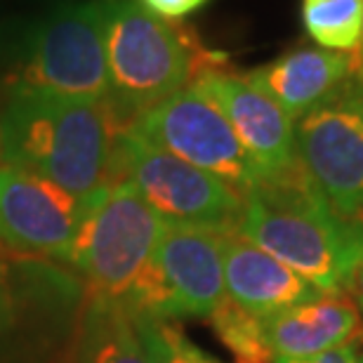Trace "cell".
Segmentation results:
<instances>
[{"label": "cell", "mask_w": 363, "mask_h": 363, "mask_svg": "<svg viewBox=\"0 0 363 363\" xmlns=\"http://www.w3.org/2000/svg\"><path fill=\"white\" fill-rule=\"evenodd\" d=\"M234 231L309 281L321 295H342L363 262V220L333 210L300 165L243 196Z\"/></svg>", "instance_id": "cell-1"}, {"label": "cell", "mask_w": 363, "mask_h": 363, "mask_svg": "<svg viewBox=\"0 0 363 363\" xmlns=\"http://www.w3.org/2000/svg\"><path fill=\"white\" fill-rule=\"evenodd\" d=\"M116 133L101 101L12 85L0 111V161L92 196L111 182Z\"/></svg>", "instance_id": "cell-2"}, {"label": "cell", "mask_w": 363, "mask_h": 363, "mask_svg": "<svg viewBox=\"0 0 363 363\" xmlns=\"http://www.w3.org/2000/svg\"><path fill=\"white\" fill-rule=\"evenodd\" d=\"M99 3L108 71L106 108L116 130L184 90L201 71L227 64V55L203 48L191 28L156 17L140 0Z\"/></svg>", "instance_id": "cell-3"}, {"label": "cell", "mask_w": 363, "mask_h": 363, "mask_svg": "<svg viewBox=\"0 0 363 363\" xmlns=\"http://www.w3.org/2000/svg\"><path fill=\"white\" fill-rule=\"evenodd\" d=\"M165 220L128 179L99 189L74 243L71 264L85 276L94 295L123 302L147 269Z\"/></svg>", "instance_id": "cell-4"}, {"label": "cell", "mask_w": 363, "mask_h": 363, "mask_svg": "<svg viewBox=\"0 0 363 363\" xmlns=\"http://www.w3.org/2000/svg\"><path fill=\"white\" fill-rule=\"evenodd\" d=\"M227 300L222 229L165 222L154 257L123 304L133 316L208 318Z\"/></svg>", "instance_id": "cell-5"}, {"label": "cell", "mask_w": 363, "mask_h": 363, "mask_svg": "<svg viewBox=\"0 0 363 363\" xmlns=\"http://www.w3.org/2000/svg\"><path fill=\"white\" fill-rule=\"evenodd\" d=\"M12 85L108 101L104 19L99 0L67 3L28 35Z\"/></svg>", "instance_id": "cell-6"}, {"label": "cell", "mask_w": 363, "mask_h": 363, "mask_svg": "<svg viewBox=\"0 0 363 363\" xmlns=\"http://www.w3.org/2000/svg\"><path fill=\"white\" fill-rule=\"evenodd\" d=\"M128 179L165 222L227 229L241 215L243 194L224 179L144 142L123 128L113 137L111 175Z\"/></svg>", "instance_id": "cell-7"}, {"label": "cell", "mask_w": 363, "mask_h": 363, "mask_svg": "<svg viewBox=\"0 0 363 363\" xmlns=\"http://www.w3.org/2000/svg\"><path fill=\"white\" fill-rule=\"evenodd\" d=\"M144 142L224 179L243 196L267 177L252 163L220 106L196 85L170 94L128 125Z\"/></svg>", "instance_id": "cell-8"}, {"label": "cell", "mask_w": 363, "mask_h": 363, "mask_svg": "<svg viewBox=\"0 0 363 363\" xmlns=\"http://www.w3.org/2000/svg\"><path fill=\"white\" fill-rule=\"evenodd\" d=\"M361 69L323 104L295 121L300 165L325 203L347 220H363Z\"/></svg>", "instance_id": "cell-9"}, {"label": "cell", "mask_w": 363, "mask_h": 363, "mask_svg": "<svg viewBox=\"0 0 363 363\" xmlns=\"http://www.w3.org/2000/svg\"><path fill=\"white\" fill-rule=\"evenodd\" d=\"M33 172L0 163V238L17 250L71 262L74 243L97 201Z\"/></svg>", "instance_id": "cell-10"}, {"label": "cell", "mask_w": 363, "mask_h": 363, "mask_svg": "<svg viewBox=\"0 0 363 363\" xmlns=\"http://www.w3.org/2000/svg\"><path fill=\"white\" fill-rule=\"evenodd\" d=\"M191 85L220 106L243 149L267 179L290 175L300 168L295 121L288 118L274 99L255 88L245 74L238 76L224 71V67H215L201 71Z\"/></svg>", "instance_id": "cell-11"}, {"label": "cell", "mask_w": 363, "mask_h": 363, "mask_svg": "<svg viewBox=\"0 0 363 363\" xmlns=\"http://www.w3.org/2000/svg\"><path fill=\"white\" fill-rule=\"evenodd\" d=\"M222 264L227 297L259 318H272L321 295L309 281L243 238L234 227L222 229Z\"/></svg>", "instance_id": "cell-12"}, {"label": "cell", "mask_w": 363, "mask_h": 363, "mask_svg": "<svg viewBox=\"0 0 363 363\" xmlns=\"http://www.w3.org/2000/svg\"><path fill=\"white\" fill-rule=\"evenodd\" d=\"M359 69V55L304 45L248 71L245 78L274 99L288 118L300 121L335 94Z\"/></svg>", "instance_id": "cell-13"}, {"label": "cell", "mask_w": 363, "mask_h": 363, "mask_svg": "<svg viewBox=\"0 0 363 363\" xmlns=\"http://www.w3.org/2000/svg\"><path fill=\"white\" fill-rule=\"evenodd\" d=\"M359 311L342 295H318L272 318H264L274 359H307L352 345L359 333Z\"/></svg>", "instance_id": "cell-14"}, {"label": "cell", "mask_w": 363, "mask_h": 363, "mask_svg": "<svg viewBox=\"0 0 363 363\" xmlns=\"http://www.w3.org/2000/svg\"><path fill=\"white\" fill-rule=\"evenodd\" d=\"M76 363H151L125 304L90 297L81 318Z\"/></svg>", "instance_id": "cell-15"}, {"label": "cell", "mask_w": 363, "mask_h": 363, "mask_svg": "<svg viewBox=\"0 0 363 363\" xmlns=\"http://www.w3.org/2000/svg\"><path fill=\"white\" fill-rule=\"evenodd\" d=\"M302 24L318 48L357 52L363 33V0H302Z\"/></svg>", "instance_id": "cell-16"}, {"label": "cell", "mask_w": 363, "mask_h": 363, "mask_svg": "<svg viewBox=\"0 0 363 363\" xmlns=\"http://www.w3.org/2000/svg\"><path fill=\"white\" fill-rule=\"evenodd\" d=\"M215 335L234 357V363H274L264 318H259L229 297L208 316Z\"/></svg>", "instance_id": "cell-17"}, {"label": "cell", "mask_w": 363, "mask_h": 363, "mask_svg": "<svg viewBox=\"0 0 363 363\" xmlns=\"http://www.w3.org/2000/svg\"><path fill=\"white\" fill-rule=\"evenodd\" d=\"M151 363H222L201 350L177 323L163 318L133 316Z\"/></svg>", "instance_id": "cell-18"}, {"label": "cell", "mask_w": 363, "mask_h": 363, "mask_svg": "<svg viewBox=\"0 0 363 363\" xmlns=\"http://www.w3.org/2000/svg\"><path fill=\"white\" fill-rule=\"evenodd\" d=\"M210 0H140L144 10L161 17L165 21H182L189 14L199 12L203 5H208Z\"/></svg>", "instance_id": "cell-19"}, {"label": "cell", "mask_w": 363, "mask_h": 363, "mask_svg": "<svg viewBox=\"0 0 363 363\" xmlns=\"http://www.w3.org/2000/svg\"><path fill=\"white\" fill-rule=\"evenodd\" d=\"M14 318V300H12V281L7 267L0 262V337L10 330Z\"/></svg>", "instance_id": "cell-20"}, {"label": "cell", "mask_w": 363, "mask_h": 363, "mask_svg": "<svg viewBox=\"0 0 363 363\" xmlns=\"http://www.w3.org/2000/svg\"><path fill=\"white\" fill-rule=\"evenodd\" d=\"M274 363H359V354L354 345H342L337 350L316 354L307 359H274Z\"/></svg>", "instance_id": "cell-21"}, {"label": "cell", "mask_w": 363, "mask_h": 363, "mask_svg": "<svg viewBox=\"0 0 363 363\" xmlns=\"http://www.w3.org/2000/svg\"><path fill=\"white\" fill-rule=\"evenodd\" d=\"M354 295H357V302H359V307H361V316H363V262L361 267L357 269V276H354Z\"/></svg>", "instance_id": "cell-22"}, {"label": "cell", "mask_w": 363, "mask_h": 363, "mask_svg": "<svg viewBox=\"0 0 363 363\" xmlns=\"http://www.w3.org/2000/svg\"><path fill=\"white\" fill-rule=\"evenodd\" d=\"M359 64H361V71H363V33H361V45H359Z\"/></svg>", "instance_id": "cell-23"}, {"label": "cell", "mask_w": 363, "mask_h": 363, "mask_svg": "<svg viewBox=\"0 0 363 363\" xmlns=\"http://www.w3.org/2000/svg\"><path fill=\"white\" fill-rule=\"evenodd\" d=\"M361 78H363V71H361ZM361 92H363V81H361Z\"/></svg>", "instance_id": "cell-24"}, {"label": "cell", "mask_w": 363, "mask_h": 363, "mask_svg": "<svg viewBox=\"0 0 363 363\" xmlns=\"http://www.w3.org/2000/svg\"><path fill=\"white\" fill-rule=\"evenodd\" d=\"M359 363H363V357H361V359H359Z\"/></svg>", "instance_id": "cell-25"}]
</instances>
